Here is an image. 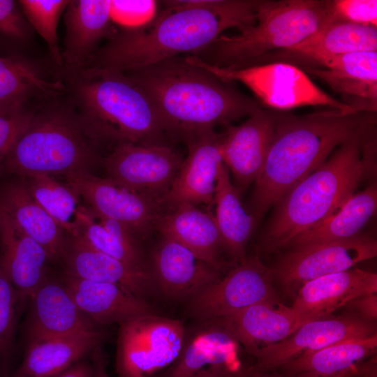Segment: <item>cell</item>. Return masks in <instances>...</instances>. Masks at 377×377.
Segmentation results:
<instances>
[{"mask_svg": "<svg viewBox=\"0 0 377 377\" xmlns=\"http://www.w3.org/2000/svg\"><path fill=\"white\" fill-rule=\"evenodd\" d=\"M377 51V29L343 22L325 23L299 43L265 57L260 64L281 61L309 66L324 58Z\"/></svg>", "mask_w": 377, "mask_h": 377, "instance_id": "7402d4cb", "label": "cell"}, {"mask_svg": "<svg viewBox=\"0 0 377 377\" xmlns=\"http://www.w3.org/2000/svg\"><path fill=\"white\" fill-rule=\"evenodd\" d=\"M0 211L47 251L59 265L68 235L30 193L23 177L8 176L0 182Z\"/></svg>", "mask_w": 377, "mask_h": 377, "instance_id": "484cf974", "label": "cell"}, {"mask_svg": "<svg viewBox=\"0 0 377 377\" xmlns=\"http://www.w3.org/2000/svg\"><path fill=\"white\" fill-rule=\"evenodd\" d=\"M186 329L182 320L148 313L121 325L115 367L119 377H151L169 367L182 349Z\"/></svg>", "mask_w": 377, "mask_h": 377, "instance_id": "9c48e42d", "label": "cell"}, {"mask_svg": "<svg viewBox=\"0 0 377 377\" xmlns=\"http://www.w3.org/2000/svg\"><path fill=\"white\" fill-rule=\"evenodd\" d=\"M327 17L325 0H258L253 24L233 35L221 34L193 55L218 67L238 69L309 36Z\"/></svg>", "mask_w": 377, "mask_h": 377, "instance_id": "52a82bcc", "label": "cell"}, {"mask_svg": "<svg viewBox=\"0 0 377 377\" xmlns=\"http://www.w3.org/2000/svg\"><path fill=\"white\" fill-rule=\"evenodd\" d=\"M65 92L60 76L50 75L36 59L24 54L0 56V105L55 97Z\"/></svg>", "mask_w": 377, "mask_h": 377, "instance_id": "f546056e", "label": "cell"}, {"mask_svg": "<svg viewBox=\"0 0 377 377\" xmlns=\"http://www.w3.org/2000/svg\"><path fill=\"white\" fill-rule=\"evenodd\" d=\"M376 255V240L360 233L346 239L288 249L271 270L273 279L293 290L316 278L351 269Z\"/></svg>", "mask_w": 377, "mask_h": 377, "instance_id": "7c38bea8", "label": "cell"}, {"mask_svg": "<svg viewBox=\"0 0 377 377\" xmlns=\"http://www.w3.org/2000/svg\"><path fill=\"white\" fill-rule=\"evenodd\" d=\"M376 334L373 323L354 315L307 321L284 340L258 350L256 372L278 369L288 362L331 344Z\"/></svg>", "mask_w": 377, "mask_h": 377, "instance_id": "5bb4252c", "label": "cell"}, {"mask_svg": "<svg viewBox=\"0 0 377 377\" xmlns=\"http://www.w3.org/2000/svg\"><path fill=\"white\" fill-rule=\"evenodd\" d=\"M228 330L251 355L279 343L307 322L278 300L255 304L213 320Z\"/></svg>", "mask_w": 377, "mask_h": 377, "instance_id": "d6986e66", "label": "cell"}, {"mask_svg": "<svg viewBox=\"0 0 377 377\" xmlns=\"http://www.w3.org/2000/svg\"><path fill=\"white\" fill-rule=\"evenodd\" d=\"M156 228L163 237L178 242L200 259L222 270L221 253L225 247L212 214L196 205L182 204L163 212Z\"/></svg>", "mask_w": 377, "mask_h": 377, "instance_id": "f1b7e54d", "label": "cell"}, {"mask_svg": "<svg viewBox=\"0 0 377 377\" xmlns=\"http://www.w3.org/2000/svg\"><path fill=\"white\" fill-rule=\"evenodd\" d=\"M277 112L261 108L240 124L228 126L223 133V162L230 170L239 193L255 182L263 168L273 138Z\"/></svg>", "mask_w": 377, "mask_h": 377, "instance_id": "9a60e30c", "label": "cell"}, {"mask_svg": "<svg viewBox=\"0 0 377 377\" xmlns=\"http://www.w3.org/2000/svg\"><path fill=\"white\" fill-rule=\"evenodd\" d=\"M104 337L98 329L29 342L10 377H53L91 354Z\"/></svg>", "mask_w": 377, "mask_h": 377, "instance_id": "83f0119b", "label": "cell"}, {"mask_svg": "<svg viewBox=\"0 0 377 377\" xmlns=\"http://www.w3.org/2000/svg\"><path fill=\"white\" fill-rule=\"evenodd\" d=\"M258 0L163 1L146 24L116 29L84 67L125 73L175 57L190 55L223 31L253 24Z\"/></svg>", "mask_w": 377, "mask_h": 377, "instance_id": "6da1fadb", "label": "cell"}, {"mask_svg": "<svg viewBox=\"0 0 377 377\" xmlns=\"http://www.w3.org/2000/svg\"><path fill=\"white\" fill-rule=\"evenodd\" d=\"M377 350V334L346 339L302 355L279 367L285 376L329 377L362 365Z\"/></svg>", "mask_w": 377, "mask_h": 377, "instance_id": "1f68e13d", "label": "cell"}, {"mask_svg": "<svg viewBox=\"0 0 377 377\" xmlns=\"http://www.w3.org/2000/svg\"><path fill=\"white\" fill-rule=\"evenodd\" d=\"M302 69L340 94L355 110L376 113L377 51L327 57Z\"/></svg>", "mask_w": 377, "mask_h": 377, "instance_id": "ac0fdd59", "label": "cell"}, {"mask_svg": "<svg viewBox=\"0 0 377 377\" xmlns=\"http://www.w3.org/2000/svg\"><path fill=\"white\" fill-rule=\"evenodd\" d=\"M122 73L150 98L172 140L187 143L262 108L186 55Z\"/></svg>", "mask_w": 377, "mask_h": 377, "instance_id": "7a4b0ae2", "label": "cell"}, {"mask_svg": "<svg viewBox=\"0 0 377 377\" xmlns=\"http://www.w3.org/2000/svg\"><path fill=\"white\" fill-rule=\"evenodd\" d=\"M68 0H20L22 10L34 31L46 43L57 71L63 67L57 27Z\"/></svg>", "mask_w": 377, "mask_h": 377, "instance_id": "74e56055", "label": "cell"}, {"mask_svg": "<svg viewBox=\"0 0 377 377\" xmlns=\"http://www.w3.org/2000/svg\"><path fill=\"white\" fill-rule=\"evenodd\" d=\"M223 133L212 131L188 141V154L161 201L170 209L182 204L212 205L219 166Z\"/></svg>", "mask_w": 377, "mask_h": 377, "instance_id": "2e32d148", "label": "cell"}, {"mask_svg": "<svg viewBox=\"0 0 377 377\" xmlns=\"http://www.w3.org/2000/svg\"><path fill=\"white\" fill-rule=\"evenodd\" d=\"M213 203L216 206L214 218L225 249L236 263H239L246 257V247L253 233L256 218L244 208L223 163L219 168Z\"/></svg>", "mask_w": 377, "mask_h": 377, "instance_id": "836d02e7", "label": "cell"}, {"mask_svg": "<svg viewBox=\"0 0 377 377\" xmlns=\"http://www.w3.org/2000/svg\"><path fill=\"white\" fill-rule=\"evenodd\" d=\"M374 116L275 204L261 238L262 251L284 249L295 236L334 215L355 193L360 182L374 169Z\"/></svg>", "mask_w": 377, "mask_h": 377, "instance_id": "3957f363", "label": "cell"}, {"mask_svg": "<svg viewBox=\"0 0 377 377\" xmlns=\"http://www.w3.org/2000/svg\"><path fill=\"white\" fill-rule=\"evenodd\" d=\"M372 114L327 108L304 114L278 111L267 158L255 181L254 217L319 168Z\"/></svg>", "mask_w": 377, "mask_h": 377, "instance_id": "5b68a950", "label": "cell"}, {"mask_svg": "<svg viewBox=\"0 0 377 377\" xmlns=\"http://www.w3.org/2000/svg\"><path fill=\"white\" fill-rule=\"evenodd\" d=\"M377 293V274L349 269L323 276L301 286L292 306L306 320L325 318L361 296Z\"/></svg>", "mask_w": 377, "mask_h": 377, "instance_id": "cb8c5ba5", "label": "cell"}, {"mask_svg": "<svg viewBox=\"0 0 377 377\" xmlns=\"http://www.w3.org/2000/svg\"><path fill=\"white\" fill-rule=\"evenodd\" d=\"M183 159L170 145L124 143L109 149L102 163L107 177L161 205Z\"/></svg>", "mask_w": 377, "mask_h": 377, "instance_id": "30bf717a", "label": "cell"}, {"mask_svg": "<svg viewBox=\"0 0 377 377\" xmlns=\"http://www.w3.org/2000/svg\"><path fill=\"white\" fill-rule=\"evenodd\" d=\"M28 99L0 105V165L31 121L39 102Z\"/></svg>", "mask_w": 377, "mask_h": 377, "instance_id": "ab89813d", "label": "cell"}, {"mask_svg": "<svg viewBox=\"0 0 377 377\" xmlns=\"http://www.w3.org/2000/svg\"><path fill=\"white\" fill-rule=\"evenodd\" d=\"M94 365L92 362L83 359L53 377H93Z\"/></svg>", "mask_w": 377, "mask_h": 377, "instance_id": "f6af8a7d", "label": "cell"}, {"mask_svg": "<svg viewBox=\"0 0 377 377\" xmlns=\"http://www.w3.org/2000/svg\"><path fill=\"white\" fill-rule=\"evenodd\" d=\"M157 6L154 0L111 1V17L123 28L140 27L155 17Z\"/></svg>", "mask_w": 377, "mask_h": 377, "instance_id": "b9f144b4", "label": "cell"}, {"mask_svg": "<svg viewBox=\"0 0 377 377\" xmlns=\"http://www.w3.org/2000/svg\"><path fill=\"white\" fill-rule=\"evenodd\" d=\"M34 34L19 1L0 0V48L23 54L20 51L30 45Z\"/></svg>", "mask_w": 377, "mask_h": 377, "instance_id": "f35d334b", "label": "cell"}, {"mask_svg": "<svg viewBox=\"0 0 377 377\" xmlns=\"http://www.w3.org/2000/svg\"><path fill=\"white\" fill-rule=\"evenodd\" d=\"M79 309L93 322L119 325L138 316L153 313L151 306L126 287L111 283L59 275Z\"/></svg>", "mask_w": 377, "mask_h": 377, "instance_id": "d4e9b609", "label": "cell"}, {"mask_svg": "<svg viewBox=\"0 0 377 377\" xmlns=\"http://www.w3.org/2000/svg\"><path fill=\"white\" fill-rule=\"evenodd\" d=\"M228 377H248V374L244 371H238L237 372H230Z\"/></svg>", "mask_w": 377, "mask_h": 377, "instance_id": "c3c4849f", "label": "cell"}, {"mask_svg": "<svg viewBox=\"0 0 377 377\" xmlns=\"http://www.w3.org/2000/svg\"><path fill=\"white\" fill-rule=\"evenodd\" d=\"M76 236L95 249L150 274L138 237L124 224L99 214L86 205L80 214Z\"/></svg>", "mask_w": 377, "mask_h": 377, "instance_id": "e575fe53", "label": "cell"}, {"mask_svg": "<svg viewBox=\"0 0 377 377\" xmlns=\"http://www.w3.org/2000/svg\"><path fill=\"white\" fill-rule=\"evenodd\" d=\"M100 150L84 132L64 94L47 98L0 165V177L36 174L91 172L102 161Z\"/></svg>", "mask_w": 377, "mask_h": 377, "instance_id": "8992f818", "label": "cell"}, {"mask_svg": "<svg viewBox=\"0 0 377 377\" xmlns=\"http://www.w3.org/2000/svg\"><path fill=\"white\" fill-rule=\"evenodd\" d=\"M27 343L101 329L77 306L59 276L51 274L29 300Z\"/></svg>", "mask_w": 377, "mask_h": 377, "instance_id": "e0dca14e", "label": "cell"}, {"mask_svg": "<svg viewBox=\"0 0 377 377\" xmlns=\"http://www.w3.org/2000/svg\"><path fill=\"white\" fill-rule=\"evenodd\" d=\"M59 265L64 274L121 285L145 299L154 286L150 274L95 249L78 236L68 235L66 247Z\"/></svg>", "mask_w": 377, "mask_h": 377, "instance_id": "4316f807", "label": "cell"}, {"mask_svg": "<svg viewBox=\"0 0 377 377\" xmlns=\"http://www.w3.org/2000/svg\"><path fill=\"white\" fill-rule=\"evenodd\" d=\"M65 38L59 71L84 68L99 44L116 31L112 26L111 1L71 0L64 13Z\"/></svg>", "mask_w": 377, "mask_h": 377, "instance_id": "44dd1931", "label": "cell"}, {"mask_svg": "<svg viewBox=\"0 0 377 377\" xmlns=\"http://www.w3.org/2000/svg\"><path fill=\"white\" fill-rule=\"evenodd\" d=\"M154 285L167 297L191 298L221 277L222 270L178 242L163 237L149 269Z\"/></svg>", "mask_w": 377, "mask_h": 377, "instance_id": "ffe728a7", "label": "cell"}, {"mask_svg": "<svg viewBox=\"0 0 377 377\" xmlns=\"http://www.w3.org/2000/svg\"><path fill=\"white\" fill-rule=\"evenodd\" d=\"M28 303L14 288L0 261V377H10L20 317Z\"/></svg>", "mask_w": 377, "mask_h": 377, "instance_id": "8d00e7d4", "label": "cell"}, {"mask_svg": "<svg viewBox=\"0 0 377 377\" xmlns=\"http://www.w3.org/2000/svg\"><path fill=\"white\" fill-rule=\"evenodd\" d=\"M376 209L377 187L373 183L355 193L334 215L295 236L284 249L303 248L353 237L361 233Z\"/></svg>", "mask_w": 377, "mask_h": 377, "instance_id": "d6a6232c", "label": "cell"}, {"mask_svg": "<svg viewBox=\"0 0 377 377\" xmlns=\"http://www.w3.org/2000/svg\"><path fill=\"white\" fill-rule=\"evenodd\" d=\"M271 268L258 256L237 263L223 278L191 298L190 311L205 322L216 320L262 302L278 300Z\"/></svg>", "mask_w": 377, "mask_h": 377, "instance_id": "8fae6325", "label": "cell"}, {"mask_svg": "<svg viewBox=\"0 0 377 377\" xmlns=\"http://www.w3.org/2000/svg\"><path fill=\"white\" fill-rule=\"evenodd\" d=\"M258 375H255L253 377H320L309 374H299L295 376H285V375H263L261 373L256 372ZM376 375V369L374 364H362V365L353 369L351 370L341 373L339 374L329 376V377H374Z\"/></svg>", "mask_w": 377, "mask_h": 377, "instance_id": "ee69618b", "label": "cell"}, {"mask_svg": "<svg viewBox=\"0 0 377 377\" xmlns=\"http://www.w3.org/2000/svg\"><path fill=\"white\" fill-rule=\"evenodd\" d=\"M343 22L377 27L376 0H327L325 23Z\"/></svg>", "mask_w": 377, "mask_h": 377, "instance_id": "60d3db41", "label": "cell"}, {"mask_svg": "<svg viewBox=\"0 0 377 377\" xmlns=\"http://www.w3.org/2000/svg\"><path fill=\"white\" fill-rule=\"evenodd\" d=\"M0 261L11 283L26 301L52 274L45 249L0 211Z\"/></svg>", "mask_w": 377, "mask_h": 377, "instance_id": "603a6c76", "label": "cell"}, {"mask_svg": "<svg viewBox=\"0 0 377 377\" xmlns=\"http://www.w3.org/2000/svg\"><path fill=\"white\" fill-rule=\"evenodd\" d=\"M346 306L353 311L354 316L374 323L377 318V294L361 296L350 302Z\"/></svg>", "mask_w": 377, "mask_h": 377, "instance_id": "7bdbcfd3", "label": "cell"}, {"mask_svg": "<svg viewBox=\"0 0 377 377\" xmlns=\"http://www.w3.org/2000/svg\"><path fill=\"white\" fill-rule=\"evenodd\" d=\"M64 178L77 191L87 206L105 217L124 224L138 237L156 228L163 213V207L158 202L109 177L79 172Z\"/></svg>", "mask_w": 377, "mask_h": 377, "instance_id": "4fadbf2b", "label": "cell"}, {"mask_svg": "<svg viewBox=\"0 0 377 377\" xmlns=\"http://www.w3.org/2000/svg\"><path fill=\"white\" fill-rule=\"evenodd\" d=\"M23 178L40 205L68 235L76 236L80 214L85 206L77 191L66 182H60L52 175L36 174Z\"/></svg>", "mask_w": 377, "mask_h": 377, "instance_id": "d590c367", "label": "cell"}, {"mask_svg": "<svg viewBox=\"0 0 377 377\" xmlns=\"http://www.w3.org/2000/svg\"><path fill=\"white\" fill-rule=\"evenodd\" d=\"M204 325L186 337L181 353L162 377H190L214 365L226 364L239 345L233 336L217 323Z\"/></svg>", "mask_w": 377, "mask_h": 377, "instance_id": "4dcf8cb0", "label": "cell"}, {"mask_svg": "<svg viewBox=\"0 0 377 377\" xmlns=\"http://www.w3.org/2000/svg\"><path fill=\"white\" fill-rule=\"evenodd\" d=\"M91 354L92 363L94 365L93 377H110L106 370L105 362L101 346L96 348Z\"/></svg>", "mask_w": 377, "mask_h": 377, "instance_id": "bcb514c9", "label": "cell"}, {"mask_svg": "<svg viewBox=\"0 0 377 377\" xmlns=\"http://www.w3.org/2000/svg\"><path fill=\"white\" fill-rule=\"evenodd\" d=\"M231 371L226 364L207 367L190 377H228Z\"/></svg>", "mask_w": 377, "mask_h": 377, "instance_id": "7dc6e473", "label": "cell"}, {"mask_svg": "<svg viewBox=\"0 0 377 377\" xmlns=\"http://www.w3.org/2000/svg\"><path fill=\"white\" fill-rule=\"evenodd\" d=\"M58 72L84 132L99 150L173 141L150 98L122 73L94 67Z\"/></svg>", "mask_w": 377, "mask_h": 377, "instance_id": "277c9868", "label": "cell"}, {"mask_svg": "<svg viewBox=\"0 0 377 377\" xmlns=\"http://www.w3.org/2000/svg\"><path fill=\"white\" fill-rule=\"evenodd\" d=\"M186 57L223 81L244 84L258 102L272 110L286 112L300 107L318 106L356 111L324 91L301 68L292 64L274 61L229 69L208 64L193 55Z\"/></svg>", "mask_w": 377, "mask_h": 377, "instance_id": "ba28073f", "label": "cell"}]
</instances>
